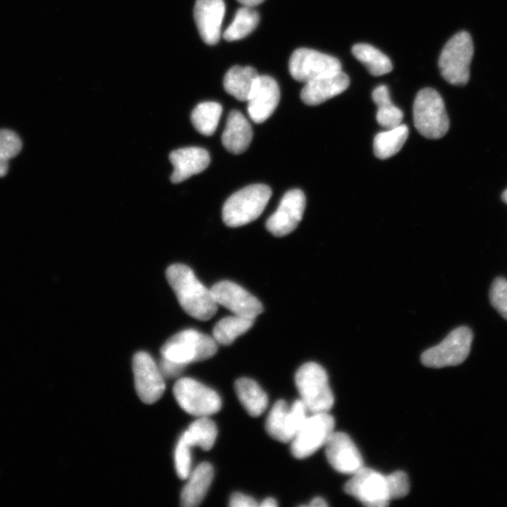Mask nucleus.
<instances>
[{"mask_svg":"<svg viewBox=\"0 0 507 507\" xmlns=\"http://www.w3.org/2000/svg\"><path fill=\"white\" fill-rule=\"evenodd\" d=\"M166 278L186 313L199 320H209L216 314L218 304L212 290L197 278L189 266L168 267Z\"/></svg>","mask_w":507,"mask_h":507,"instance_id":"1","label":"nucleus"},{"mask_svg":"<svg viewBox=\"0 0 507 507\" xmlns=\"http://www.w3.org/2000/svg\"><path fill=\"white\" fill-rule=\"evenodd\" d=\"M295 383L310 414L329 413L334 398L326 369L317 363L302 365L296 372Z\"/></svg>","mask_w":507,"mask_h":507,"instance_id":"2","label":"nucleus"},{"mask_svg":"<svg viewBox=\"0 0 507 507\" xmlns=\"http://www.w3.org/2000/svg\"><path fill=\"white\" fill-rule=\"evenodd\" d=\"M272 190L264 184H253L233 194L225 203L223 221L230 228L247 225L265 210Z\"/></svg>","mask_w":507,"mask_h":507,"instance_id":"3","label":"nucleus"},{"mask_svg":"<svg viewBox=\"0 0 507 507\" xmlns=\"http://www.w3.org/2000/svg\"><path fill=\"white\" fill-rule=\"evenodd\" d=\"M217 350L213 337L196 330H185L169 338L161 354L162 358L188 366L212 358Z\"/></svg>","mask_w":507,"mask_h":507,"instance_id":"4","label":"nucleus"},{"mask_svg":"<svg viewBox=\"0 0 507 507\" xmlns=\"http://www.w3.org/2000/svg\"><path fill=\"white\" fill-rule=\"evenodd\" d=\"M414 121L417 131L425 138H444L450 122L442 96L433 89L419 92L414 104Z\"/></svg>","mask_w":507,"mask_h":507,"instance_id":"5","label":"nucleus"},{"mask_svg":"<svg viewBox=\"0 0 507 507\" xmlns=\"http://www.w3.org/2000/svg\"><path fill=\"white\" fill-rule=\"evenodd\" d=\"M475 53L470 34L461 31L445 45L439 59L441 75L448 83L463 86L470 80V66Z\"/></svg>","mask_w":507,"mask_h":507,"instance_id":"6","label":"nucleus"},{"mask_svg":"<svg viewBox=\"0 0 507 507\" xmlns=\"http://www.w3.org/2000/svg\"><path fill=\"white\" fill-rule=\"evenodd\" d=\"M180 407L196 417H210L222 408V400L212 388L191 379H180L173 388Z\"/></svg>","mask_w":507,"mask_h":507,"instance_id":"7","label":"nucleus"},{"mask_svg":"<svg viewBox=\"0 0 507 507\" xmlns=\"http://www.w3.org/2000/svg\"><path fill=\"white\" fill-rule=\"evenodd\" d=\"M334 419L329 413L310 414L292 439L294 458L304 460L326 447L334 431Z\"/></svg>","mask_w":507,"mask_h":507,"instance_id":"8","label":"nucleus"},{"mask_svg":"<svg viewBox=\"0 0 507 507\" xmlns=\"http://www.w3.org/2000/svg\"><path fill=\"white\" fill-rule=\"evenodd\" d=\"M472 338V332L468 327L456 328L442 343L422 353L421 361L431 368L459 366L469 357Z\"/></svg>","mask_w":507,"mask_h":507,"instance_id":"9","label":"nucleus"},{"mask_svg":"<svg viewBox=\"0 0 507 507\" xmlns=\"http://www.w3.org/2000/svg\"><path fill=\"white\" fill-rule=\"evenodd\" d=\"M345 485V492L368 507H384L392 500L381 472L365 466L354 472Z\"/></svg>","mask_w":507,"mask_h":507,"instance_id":"10","label":"nucleus"},{"mask_svg":"<svg viewBox=\"0 0 507 507\" xmlns=\"http://www.w3.org/2000/svg\"><path fill=\"white\" fill-rule=\"evenodd\" d=\"M309 414L301 398L294 401L291 407L286 401L278 400L268 415L266 431L277 441L291 443Z\"/></svg>","mask_w":507,"mask_h":507,"instance_id":"11","label":"nucleus"},{"mask_svg":"<svg viewBox=\"0 0 507 507\" xmlns=\"http://www.w3.org/2000/svg\"><path fill=\"white\" fill-rule=\"evenodd\" d=\"M289 68L292 76L303 83L342 71L340 60L309 48L295 50L291 57Z\"/></svg>","mask_w":507,"mask_h":507,"instance_id":"12","label":"nucleus"},{"mask_svg":"<svg viewBox=\"0 0 507 507\" xmlns=\"http://www.w3.org/2000/svg\"><path fill=\"white\" fill-rule=\"evenodd\" d=\"M135 390L146 404L157 402L165 390V378L158 365L147 352H138L133 359Z\"/></svg>","mask_w":507,"mask_h":507,"instance_id":"13","label":"nucleus"},{"mask_svg":"<svg viewBox=\"0 0 507 507\" xmlns=\"http://www.w3.org/2000/svg\"><path fill=\"white\" fill-rule=\"evenodd\" d=\"M211 290L218 306L228 309L233 315L256 318L263 312L258 298L233 282H219Z\"/></svg>","mask_w":507,"mask_h":507,"instance_id":"14","label":"nucleus"},{"mask_svg":"<svg viewBox=\"0 0 507 507\" xmlns=\"http://www.w3.org/2000/svg\"><path fill=\"white\" fill-rule=\"evenodd\" d=\"M306 209V197L301 190H291L285 194L278 210L269 217L267 229L276 237L289 235L302 221Z\"/></svg>","mask_w":507,"mask_h":507,"instance_id":"15","label":"nucleus"},{"mask_svg":"<svg viewBox=\"0 0 507 507\" xmlns=\"http://www.w3.org/2000/svg\"><path fill=\"white\" fill-rule=\"evenodd\" d=\"M280 100L278 82L268 76H259L247 100V111L251 120L262 124L273 115Z\"/></svg>","mask_w":507,"mask_h":507,"instance_id":"16","label":"nucleus"},{"mask_svg":"<svg viewBox=\"0 0 507 507\" xmlns=\"http://www.w3.org/2000/svg\"><path fill=\"white\" fill-rule=\"evenodd\" d=\"M326 451L330 465L344 475L351 476L364 467L360 451L344 432L334 431L326 445Z\"/></svg>","mask_w":507,"mask_h":507,"instance_id":"17","label":"nucleus"},{"mask_svg":"<svg viewBox=\"0 0 507 507\" xmlns=\"http://www.w3.org/2000/svg\"><path fill=\"white\" fill-rule=\"evenodd\" d=\"M225 13L224 0H197L195 21L203 42L209 45L218 44Z\"/></svg>","mask_w":507,"mask_h":507,"instance_id":"18","label":"nucleus"},{"mask_svg":"<svg viewBox=\"0 0 507 507\" xmlns=\"http://www.w3.org/2000/svg\"><path fill=\"white\" fill-rule=\"evenodd\" d=\"M350 77L342 72L315 78L303 87L301 98L304 104L318 106L344 93L350 86Z\"/></svg>","mask_w":507,"mask_h":507,"instance_id":"19","label":"nucleus"},{"mask_svg":"<svg viewBox=\"0 0 507 507\" xmlns=\"http://www.w3.org/2000/svg\"><path fill=\"white\" fill-rule=\"evenodd\" d=\"M169 159L174 166L172 175V181L174 183L182 182L205 172L211 163L209 152L197 147L174 150Z\"/></svg>","mask_w":507,"mask_h":507,"instance_id":"20","label":"nucleus"},{"mask_svg":"<svg viewBox=\"0 0 507 507\" xmlns=\"http://www.w3.org/2000/svg\"><path fill=\"white\" fill-rule=\"evenodd\" d=\"M252 139L253 130L245 117L240 111H231L222 135L224 147L233 155H242Z\"/></svg>","mask_w":507,"mask_h":507,"instance_id":"21","label":"nucleus"},{"mask_svg":"<svg viewBox=\"0 0 507 507\" xmlns=\"http://www.w3.org/2000/svg\"><path fill=\"white\" fill-rule=\"evenodd\" d=\"M214 477L213 466L208 463L199 464L191 471L189 482L181 492V503L185 507H196L205 500Z\"/></svg>","mask_w":507,"mask_h":507,"instance_id":"22","label":"nucleus"},{"mask_svg":"<svg viewBox=\"0 0 507 507\" xmlns=\"http://www.w3.org/2000/svg\"><path fill=\"white\" fill-rule=\"evenodd\" d=\"M235 392L252 417H259L268 407V396L255 381L248 378L237 380Z\"/></svg>","mask_w":507,"mask_h":507,"instance_id":"23","label":"nucleus"},{"mask_svg":"<svg viewBox=\"0 0 507 507\" xmlns=\"http://www.w3.org/2000/svg\"><path fill=\"white\" fill-rule=\"evenodd\" d=\"M259 76L252 67L234 66L225 76L224 88L237 100L247 101Z\"/></svg>","mask_w":507,"mask_h":507,"instance_id":"24","label":"nucleus"},{"mask_svg":"<svg viewBox=\"0 0 507 507\" xmlns=\"http://www.w3.org/2000/svg\"><path fill=\"white\" fill-rule=\"evenodd\" d=\"M255 319L237 315L224 318L215 325L213 337L217 344L229 346L251 329Z\"/></svg>","mask_w":507,"mask_h":507,"instance_id":"25","label":"nucleus"},{"mask_svg":"<svg viewBox=\"0 0 507 507\" xmlns=\"http://www.w3.org/2000/svg\"><path fill=\"white\" fill-rule=\"evenodd\" d=\"M217 434V427L212 419L198 417L181 437L191 447H198L209 451L214 446Z\"/></svg>","mask_w":507,"mask_h":507,"instance_id":"26","label":"nucleus"},{"mask_svg":"<svg viewBox=\"0 0 507 507\" xmlns=\"http://www.w3.org/2000/svg\"><path fill=\"white\" fill-rule=\"evenodd\" d=\"M408 137L409 129L404 125L378 133L374 140L376 157L382 160L394 157L407 141Z\"/></svg>","mask_w":507,"mask_h":507,"instance_id":"27","label":"nucleus"},{"mask_svg":"<svg viewBox=\"0 0 507 507\" xmlns=\"http://www.w3.org/2000/svg\"><path fill=\"white\" fill-rule=\"evenodd\" d=\"M352 54L367 68L372 76H381L393 70L391 60L379 49L370 44H355Z\"/></svg>","mask_w":507,"mask_h":507,"instance_id":"28","label":"nucleus"},{"mask_svg":"<svg viewBox=\"0 0 507 507\" xmlns=\"http://www.w3.org/2000/svg\"><path fill=\"white\" fill-rule=\"evenodd\" d=\"M260 23V14L250 7L244 6L237 11L232 23L224 33V39L228 42L242 40L255 30Z\"/></svg>","mask_w":507,"mask_h":507,"instance_id":"29","label":"nucleus"},{"mask_svg":"<svg viewBox=\"0 0 507 507\" xmlns=\"http://www.w3.org/2000/svg\"><path fill=\"white\" fill-rule=\"evenodd\" d=\"M374 103L378 107L377 122L386 129H391L401 125L403 112L393 105L386 86H380L372 93Z\"/></svg>","mask_w":507,"mask_h":507,"instance_id":"30","label":"nucleus"},{"mask_svg":"<svg viewBox=\"0 0 507 507\" xmlns=\"http://www.w3.org/2000/svg\"><path fill=\"white\" fill-rule=\"evenodd\" d=\"M222 112L221 105L214 101H205L194 109L191 121L197 132L209 137L215 133Z\"/></svg>","mask_w":507,"mask_h":507,"instance_id":"31","label":"nucleus"},{"mask_svg":"<svg viewBox=\"0 0 507 507\" xmlns=\"http://www.w3.org/2000/svg\"><path fill=\"white\" fill-rule=\"evenodd\" d=\"M22 149V141L19 135L10 130H0V162H7Z\"/></svg>","mask_w":507,"mask_h":507,"instance_id":"32","label":"nucleus"},{"mask_svg":"<svg viewBox=\"0 0 507 507\" xmlns=\"http://www.w3.org/2000/svg\"><path fill=\"white\" fill-rule=\"evenodd\" d=\"M191 447L181 437L175 449V466L179 479H188L192 471Z\"/></svg>","mask_w":507,"mask_h":507,"instance_id":"33","label":"nucleus"},{"mask_svg":"<svg viewBox=\"0 0 507 507\" xmlns=\"http://www.w3.org/2000/svg\"><path fill=\"white\" fill-rule=\"evenodd\" d=\"M386 483L391 499L407 496L410 492L409 478L404 471H398L391 475L385 476Z\"/></svg>","mask_w":507,"mask_h":507,"instance_id":"34","label":"nucleus"},{"mask_svg":"<svg viewBox=\"0 0 507 507\" xmlns=\"http://www.w3.org/2000/svg\"><path fill=\"white\" fill-rule=\"evenodd\" d=\"M490 302L493 307L507 320V280L496 278L490 289Z\"/></svg>","mask_w":507,"mask_h":507,"instance_id":"35","label":"nucleus"},{"mask_svg":"<svg viewBox=\"0 0 507 507\" xmlns=\"http://www.w3.org/2000/svg\"><path fill=\"white\" fill-rule=\"evenodd\" d=\"M164 378L174 379L182 374L185 365L162 358L158 366Z\"/></svg>","mask_w":507,"mask_h":507,"instance_id":"36","label":"nucleus"},{"mask_svg":"<svg viewBox=\"0 0 507 507\" xmlns=\"http://www.w3.org/2000/svg\"><path fill=\"white\" fill-rule=\"evenodd\" d=\"M229 505L231 507H256L259 504L255 499L250 496L242 494H234L230 498Z\"/></svg>","mask_w":507,"mask_h":507,"instance_id":"37","label":"nucleus"},{"mask_svg":"<svg viewBox=\"0 0 507 507\" xmlns=\"http://www.w3.org/2000/svg\"><path fill=\"white\" fill-rule=\"evenodd\" d=\"M238 2L245 7L254 8L264 3L265 0H238Z\"/></svg>","mask_w":507,"mask_h":507,"instance_id":"38","label":"nucleus"},{"mask_svg":"<svg viewBox=\"0 0 507 507\" xmlns=\"http://www.w3.org/2000/svg\"><path fill=\"white\" fill-rule=\"evenodd\" d=\"M307 506L326 507V506H328V503H326V501L325 499L320 498V497H317V498L313 499L310 503L307 504Z\"/></svg>","mask_w":507,"mask_h":507,"instance_id":"39","label":"nucleus"},{"mask_svg":"<svg viewBox=\"0 0 507 507\" xmlns=\"http://www.w3.org/2000/svg\"><path fill=\"white\" fill-rule=\"evenodd\" d=\"M260 505L262 507H276L278 505V503L273 498H267Z\"/></svg>","mask_w":507,"mask_h":507,"instance_id":"40","label":"nucleus"},{"mask_svg":"<svg viewBox=\"0 0 507 507\" xmlns=\"http://www.w3.org/2000/svg\"><path fill=\"white\" fill-rule=\"evenodd\" d=\"M9 171V163L0 162V177H4Z\"/></svg>","mask_w":507,"mask_h":507,"instance_id":"41","label":"nucleus"},{"mask_svg":"<svg viewBox=\"0 0 507 507\" xmlns=\"http://www.w3.org/2000/svg\"><path fill=\"white\" fill-rule=\"evenodd\" d=\"M502 198L505 205H507V189L503 192Z\"/></svg>","mask_w":507,"mask_h":507,"instance_id":"42","label":"nucleus"}]
</instances>
